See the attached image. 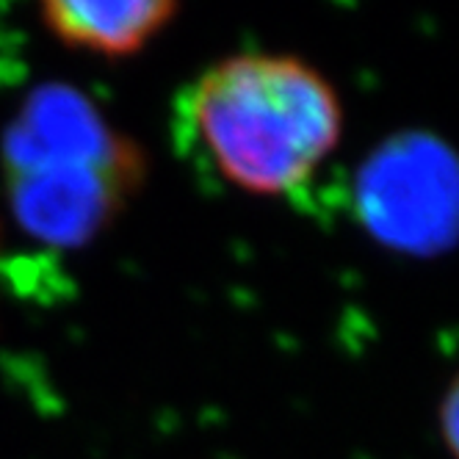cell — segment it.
<instances>
[{
  "label": "cell",
  "instance_id": "2",
  "mask_svg": "<svg viewBox=\"0 0 459 459\" xmlns=\"http://www.w3.org/2000/svg\"><path fill=\"white\" fill-rule=\"evenodd\" d=\"M6 191L17 221L56 247H81L134 200L147 167L75 86H39L6 127Z\"/></svg>",
  "mask_w": 459,
  "mask_h": 459
},
{
  "label": "cell",
  "instance_id": "3",
  "mask_svg": "<svg viewBox=\"0 0 459 459\" xmlns=\"http://www.w3.org/2000/svg\"><path fill=\"white\" fill-rule=\"evenodd\" d=\"M351 205L379 247L440 257L459 244V152L432 130H396L357 163Z\"/></svg>",
  "mask_w": 459,
  "mask_h": 459
},
{
  "label": "cell",
  "instance_id": "1",
  "mask_svg": "<svg viewBox=\"0 0 459 459\" xmlns=\"http://www.w3.org/2000/svg\"><path fill=\"white\" fill-rule=\"evenodd\" d=\"M175 139L227 186L252 196H290L343 139L341 94L299 56L233 53L178 94Z\"/></svg>",
  "mask_w": 459,
  "mask_h": 459
},
{
  "label": "cell",
  "instance_id": "4",
  "mask_svg": "<svg viewBox=\"0 0 459 459\" xmlns=\"http://www.w3.org/2000/svg\"><path fill=\"white\" fill-rule=\"evenodd\" d=\"M178 14L172 0H50L39 6V20L56 42L100 58L142 53Z\"/></svg>",
  "mask_w": 459,
  "mask_h": 459
},
{
  "label": "cell",
  "instance_id": "5",
  "mask_svg": "<svg viewBox=\"0 0 459 459\" xmlns=\"http://www.w3.org/2000/svg\"><path fill=\"white\" fill-rule=\"evenodd\" d=\"M437 426H440V435H443V443H446L451 459H459V374L448 382L443 399H440Z\"/></svg>",
  "mask_w": 459,
  "mask_h": 459
}]
</instances>
